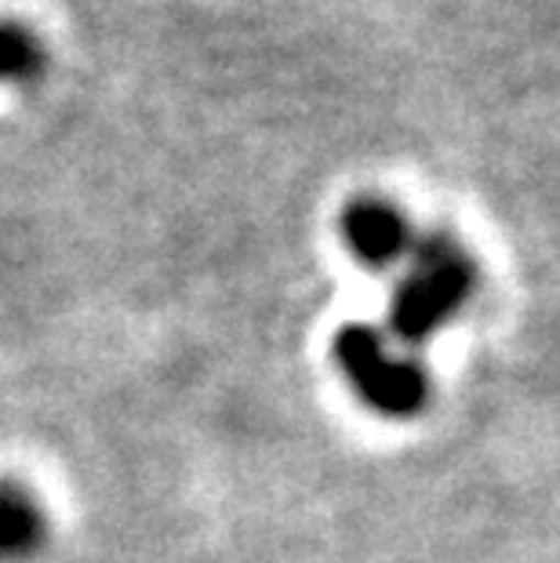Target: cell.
Returning <instances> with one entry per match:
<instances>
[{
	"mask_svg": "<svg viewBox=\"0 0 560 563\" xmlns=\"http://www.w3.org/2000/svg\"><path fill=\"white\" fill-rule=\"evenodd\" d=\"M411 266L389 295V331L400 345H422L476 295V262L451 233L415 236Z\"/></svg>",
	"mask_w": 560,
	"mask_h": 563,
	"instance_id": "cell-1",
	"label": "cell"
},
{
	"mask_svg": "<svg viewBox=\"0 0 560 563\" xmlns=\"http://www.w3.org/2000/svg\"><path fill=\"white\" fill-rule=\"evenodd\" d=\"M339 375L367 411L383 418H415L430 404V375L411 356H397L367 323H345L331 342Z\"/></svg>",
	"mask_w": 560,
	"mask_h": 563,
	"instance_id": "cell-2",
	"label": "cell"
},
{
	"mask_svg": "<svg viewBox=\"0 0 560 563\" xmlns=\"http://www.w3.org/2000/svg\"><path fill=\"white\" fill-rule=\"evenodd\" d=\"M339 233L350 255L367 269H389L411 255L415 233L397 203L383 197H356L339 214Z\"/></svg>",
	"mask_w": 560,
	"mask_h": 563,
	"instance_id": "cell-3",
	"label": "cell"
},
{
	"mask_svg": "<svg viewBox=\"0 0 560 563\" xmlns=\"http://www.w3.org/2000/svg\"><path fill=\"white\" fill-rule=\"evenodd\" d=\"M47 542V520L37 498L15 481H0V563L37 556Z\"/></svg>",
	"mask_w": 560,
	"mask_h": 563,
	"instance_id": "cell-4",
	"label": "cell"
},
{
	"mask_svg": "<svg viewBox=\"0 0 560 563\" xmlns=\"http://www.w3.org/2000/svg\"><path fill=\"white\" fill-rule=\"evenodd\" d=\"M47 66L44 44L26 22L0 19V80H37Z\"/></svg>",
	"mask_w": 560,
	"mask_h": 563,
	"instance_id": "cell-5",
	"label": "cell"
}]
</instances>
